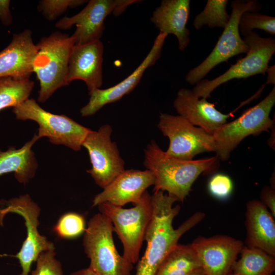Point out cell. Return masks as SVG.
Here are the masks:
<instances>
[{
	"instance_id": "1",
	"label": "cell",
	"mask_w": 275,
	"mask_h": 275,
	"mask_svg": "<svg viewBox=\"0 0 275 275\" xmlns=\"http://www.w3.org/2000/svg\"><path fill=\"white\" fill-rule=\"evenodd\" d=\"M151 197L153 212L145 236L147 246L138 261L135 275H156L161 263L181 237L205 215L197 211L175 229L173 219L180 210L179 205H173L178 201L177 198L161 191L154 193Z\"/></svg>"
},
{
	"instance_id": "2",
	"label": "cell",
	"mask_w": 275,
	"mask_h": 275,
	"mask_svg": "<svg viewBox=\"0 0 275 275\" xmlns=\"http://www.w3.org/2000/svg\"><path fill=\"white\" fill-rule=\"evenodd\" d=\"M216 159V156L191 160L173 157L151 141L144 150L143 164L154 176V193L167 191L183 202L196 180L211 171Z\"/></svg>"
},
{
	"instance_id": "3",
	"label": "cell",
	"mask_w": 275,
	"mask_h": 275,
	"mask_svg": "<svg viewBox=\"0 0 275 275\" xmlns=\"http://www.w3.org/2000/svg\"><path fill=\"white\" fill-rule=\"evenodd\" d=\"M75 45L72 35L60 32L43 37L36 44L33 70L40 84L39 102H44L57 89L68 85V62Z\"/></svg>"
},
{
	"instance_id": "4",
	"label": "cell",
	"mask_w": 275,
	"mask_h": 275,
	"mask_svg": "<svg viewBox=\"0 0 275 275\" xmlns=\"http://www.w3.org/2000/svg\"><path fill=\"white\" fill-rule=\"evenodd\" d=\"M114 231L104 214L99 212L90 219L83 238L84 251L90 260L88 268L97 275H131L133 264L117 251Z\"/></svg>"
},
{
	"instance_id": "5",
	"label": "cell",
	"mask_w": 275,
	"mask_h": 275,
	"mask_svg": "<svg viewBox=\"0 0 275 275\" xmlns=\"http://www.w3.org/2000/svg\"><path fill=\"white\" fill-rule=\"evenodd\" d=\"M151 195L146 190L134 207L124 208L108 203L98 206L99 212L111 221L123 246V256L134 264L139 261L140 250L152 215Z\"/></svg>"
},
{
	"instance_id": "6",
	"label": "cell",
	"mask_w": 275,
	"mask_h": 275,
	"mask_svg": "<svg viewBox=\"0 0 275 275\" xmlns=\"http://www.w3.org/2000/svg\"><path fill=\"white\" fill-rule=\"evenodd\" d=\"M275 103V87L255 106L244 111L235 120L227 122L213 133L215 152L222 161L228 160L231 152L244 138L268 131L274 127L270 113Z\"/></svg>"
},
{
	"instance_id": "7",
	"label": "cell",
	"mask_w": 275,
	"mask_h": 275,
	"mask_svg": "<svg viewBox=\"0 0 275 275\" xmlns=\"http://www.w3.org/2000/svg\"><path fill=\"white\" fill-rule=\"evenodd\" d=\"M18 120H31L39 125V139L47 137L53 144L65 145L79 151L91 130L64 115H56L43 109L34 99H28L13 107Z\"/></svg>"
},
{
	"instance_id": "8",
	"label": "cell",
	"mask_w": 275,
	"mask_h": 275,
	"mask_svg": "<svg viewBox=\"0 0 275 275\" xmlns=\"http://www.w3.org/2000/svg\"><path fill=\"white\" fill-rule=\"evenodd\" d=\"M230 18L219 37L214 47L207 57L198 66L190 70L185 80L190 85L196 84L217 65L240 53H246L249 46L240 37L239 21L244 12H257L261 6L257 1L235 0L231 2Z\"/></svg>"
},
{
	"instance_id": "9",
	"label": "cell",
	"mask_w": 275,
	"mask_h": 275,
	"mask_svg": "<svg viewBox=\"0 0 275 275\" xmlns=\"http://www.w3.org/2000/svg\"><path fill=\"white\" fill-rule=\"evenodd\" d=\"M243 40L249 46L245 56L216 78L198 82L192 90L196 96L207 99L215 89L233 79L246 78L258 74L265 75L269 69L268 63L275 52L274 39L261 37L253 31Z\"/></svg>"
},
{
	"instance_id": "10",
	"label": "cell",
	"mask_w": 275,
	"mask_h": 275,
	"mask_svg": "<svg viewBox=\"0 0 275 275\" xmlns=\"http://www.w3.org/2000/svg\"><path fill=\"white\" fill-rule=\"evenodd\" d=\"M10 213L18 214L24 220L27 235L15 257L18 259L21 268L19 275H29L32 263L36 261L39 255L45 251L54 250L55 247L52 242L39 233L38 226L40 208L29 195L0 201L1 226L5 216Z\"/></svg>"
},
{
	"instance_id": "11",
	"label": "cell",
	"mask_w": 275,
	"mask_h": 275,
	"mask_svg": "<svg viewBox=\"0 0 275 275\" xmlns=\"http://www.w3.org/2000/svg\"><path fill=\"white\" fill-rule=\"evenodd\" d=\"M157 127L169 139L165 152L170 156L191 160L199 154L215 151L213 135L179 115L161 113Z\"/></svg>"
},
{
	"instance_id": "12",
	"label": "cell",
	"mask_w": 275,
	"mask_h": 275,
	"mask_svg": "<svg viewBox=\"0 0 275 275\" xmlns=\"http://www.w3.org/2000/svg\"><path fill=\"white\" fill-rule=\"evenodd\" d=\"M112 131L108 124L101 126L97 131L91 130L82 145L88 151L92 164L87 172L102 189L125 170L118 146L111 140Z\"/></svg>"
},
{
	"instance_id": "13",
	"label": "cell",
	"mask_w": 275,
	"mask_h": 275,
	"mask_svg": "<svg viewBox=\"0 0 275 275\" xmlns=\"http://www.w3.org/2000/svg\"><path fill=\"white\" fill-rule=\"evenodd\" d=\"M133 0H91L78 13L72 17H64L55 24L61 30H67L76 25L72 35L75 45H84L99 40L105 29L104 20L113 13L122 14L130 4L137 3Z\"/></svg>"
},
{
	"instance_id": "14",
	"label": "cell",
	"mask_w": 275,
	"mask_h": 275,
	"mask_svg": "<svg viewBox=\"0 0 275 275\" xmlns=\"http://www.w3.org/2000/svg\"><path fill=\"white\" fill-rule=\"evenodd\" d=\"M205 275H228L244 245L228 235L199 236L191 243Z\"/></svg>"
},
{
	"instance_id": "15",
	"label": "cell",
	"mask_w": 275,
	"mask_h": 275,
	"mask_svg": "<svg viewBox=\"0 0 275 275\" xmlns=\"http://www.w3.org/2000/svg\"><path fill=\"white\" fill-rule=\"evenodd\" d=\"M168 35L159 32L146 58L140 65L126 78L116 85L105 89H95L89 92L88 103L80 110L82 117L95 114L104 105L120 100L130 93L139 83L146 70L155 64L160 58L162 48Z\"/></svg>"
},
{
	"instance_id": "16",
	"label": "cell",
	"mask_w": 275,
	"mask_h": 275,
	"mask_svg": "<svg viewBox=\"0 0 275 275\" xmlns=\"http://www.w3.org/2000/svg\"><path fill=\"white\" fill-rule=\"evenodd\" d=\"M154 182L152 173L147 169L125 170L94 197L93 206L103 203L121 207L129 203L134 204Z\"/></svg>"
},
{
	"instance_id": "17",
	"label": "cell",
	"mask_w": 275,
	"mask_h": 275,
	"mask_svg": "<svg viewBox=\"0 0 275 275\" xmlns=\"http://www.w3.org/2000/svg\"><path fill=\"white\" fill-rule=\"evenodd\" d=\"M103 45L100 40L84 45H75L71 52L67 81H84L89 92L99 89L102 84Z\"/></svg>"
},
{
	"instance_id": "18",
	"label": "cell",
	"mask_w": 275,
	"mask_h": 275,
	"mask_svg": "<svg viewBox=\"0 0 275 275\" xmlns=\"http://www.w3.org/2000/svg\"><path fill=\"white\" fill-rule=\"evenodd\" d=\"M173 105L179 116L212 135L231 116V114H223L213 103L198 97L192 90L185 88L178 92Z\"/></svg>"
},
{
	"instance_id": "19",
	"label": "cell",
	"mask_w": 275,
	"mask_h": 275,
	"mask_svg": "<svg viewBox=\"0 0 275 275\" xmlns=\"http://www.w3.org/2000/svg\"><path fill=\"white\" fill-rule=\"evenodd\" d=\"M36 51L30 30L14 34L10 43L0 52V78H29Z\"/></svg>"
},
{
	"instance_id": "20",
	"label": "cell",
	"mask_w": 275,
	"mask_h": 275,
	"mask_svg": "<svg viewBox=\"0 0 275 275\" xmlns=\"http://www.w3.org/2000/svg\"><path fill=\"white\" fill-rule=\"evenodd\" d=\"M245 225V245L275 257L274 217L261 201L254 199L246 203Z\"/></svg>"
},
{
	"instance_id": "21",
	"label": "cell",
	"mask_w": 275,
	"mask_h": 275,
	"mask_svg": "<svg viewBox=\"0 0 275 275\" xmlns=\"http://www.w3.org/2000/svg\"><path fill=\"white\" fill-rule=\"evenodd\" d=\"M189 13L190 1L163 0L154 11L150 20L160 32L175 35L179 49L183 51L190 41L189 31L186 28Z\"/></svg>"
},
{
	"instance_id": "22",
	"label": "cell",
	"mask_w": 275,
	"mask_h": 275,
	"mask_svg": "<svg viewBox=\"0 0 275 275\" xmlns=\"http://www.w3.org/2000/svg\"><path fill=\"white\" fill-rule=\"evenodd\" d=\"M38 139L37 134H35L32 140L20 149L12 147L6 151H0V176L13 172L17 181L23 184L33 178L38 163L32 147Z\"/></svg>"
},
{
	"instance_id": "23",
	"label": "cell",
	"mask_w": 275,
	"mask_h": 275,
	"mask_svg": "<svg viewBox=\"0 0 275 275\" xmlns=\"http://www.w3.org/2000/svg\"><path fill=\"white\" fill-rule=\"evenodd\" d=\"M240 254L228 275H272L275 270V257L262 250L244 245Z\"/></svg>"
},
{
	"instance_id": "24",
	"label": "cell",
	"mask_w": 275,
	"mask_h": 275,
	"mask_svg": "<svg viewBox=\"0 0 275 275\" xmlns=\"http://www.w3.org/2000/svg\"><path fill=\"white\" fill-rule=\"evenodd\" d=\"M201 268L191 243H177L161 263L156 275H187Z\"/></svg>"
},
{
	"instance_id": "25",
	"label": "cell",
	"mask_w": 275,
	"mask_h": 275,
	"mask_svg": "<svg viewBox=\"0 0 275 275\" xmlns=\"http://www.w3.org/2000/svg\"><path fill=\"white\" fill-rule=\"evenodd\" d=\"M34 86V82L30 78L1 77L0 111L10 106L13 107L29 99Z\"/></svg>"
},
{
	"instance_id": "26",
	"label": "cell",
	"mask_w": 275,
	"mask_h": 275,
	"mask_svg": "<svg viewBox=\"0 0 275 275\" xmlns=\"http://www.w3.org/2000/svg\"><path fill=\"white\" fill-rule=\"evenodd\" d=\"M228 3L227 0H208L203 10L195 17L194 28L199 30L207 25L212 29H224L230 18L226 10Z\"/></svg>"
},
{
	"instance_id": "27",
	"label": "cell",
	"mask_w": 275,
	"mask_h": 275,
	"mask_svg": "<svg viewBox=\"0 0 275 275\" xmlns=\"http://www.w3.org/2000/svg\"><path fill=\"white\" fill-rule=\"evenodd\" d=\"M238 26L240 34L244 37L252 32L255 29L263 30L274 35L275 18L257 12H246L241 15Z\"/></svg>"
},
{
	"instance_id": "28",
	"label": "cell",
	"mask_w": 275,
	"mask_h": 275,
	"mask_svg": "<svg viewBox=\"0 0 275 275\" xmlns=\"http://www.w3.org/2000/svg\"><path fill=\"white\" fill-rule=\"evenodd\" d=\"M86 229L84 217L74 212H69L63 215L54 228L56 234L65 238L77 237L85 232Z\"/></svg>"
},
{
	"instance_id": "29",
	"label": "cell",
	"mask_w": 275,
	"mask_h": 275,
	"mask_svg": "<svg viewBox=\"0 0 275 275\" xmlns=\"http://www.w3.org/2000/svg\"><path fill=\"white\" fill-rule=\"evenodd\" d=\"M87 2L83 0H42L39 2L38 10L45 19L52 21L64 13L68 8H75Z\"/></svg>"
},
{
	"instance_id": "30",
	"label": "cell",
	"mask_w": 275,
	"mask_h": 275,
	"mask_svg": "<svg viewBox=\"0 0 275 275\" xmlns=\"http://www.w3.org/2000/svg\"><path fill=\"white\" fill-rule=\"evenodd\" d=\"M31 275H63L60 262L56 258L54 250L42 252L36 260V267Z\"/></svg>"
},
{
	"instance_id": "31",
	"label": "cell",
	"mask_w": 275,
	"mask_h": 275,
	"mask_svg": "<svg viewBox=\"0 0 275 275\" xmlns=\"http://www.w3.org/2000/svg\"><path fill=\"white\" fill-rule=\"evenodd\" d=\"M233 188L231 178L223 174L213 175L209 180L208 188L211 195L216 198L224 199L231 194Z\"/></svg>"
},
{
	"instance_id": "32",
	"label": "cell",
	"mask_w": 275,
	"mask_h": 275,
	"mask_svg": "<svg viewBox=\"0 0 275 275\" xmlns=\"http://www.w3.org/2000/svg\"><path fill=\"white\" fill-rule=\"evenodd\" d=\"M261 201L269 209V212L275 217V190L270 186H265L260 195Z\"/></svg>"
},
{
	"instance_id": "33",
	"label": "cell",
	"mask_w": 275,
	"mask_h": 275,
	"mask_svg": "<svg viewBox=\"0 0 275 275\" xmlns=\"http://www.w3.org/2000/svg\"><path fill=\"white\" fill-rule=\"evenodd\" d=\"M10 1L0 0V20L6 26L10 25L13 17L10 9Z\"/></svg>"
},
{
	"instance_id": "34",
	"label": "cell",
	"mask_w": 275,
	"mask_h": 275,
	"mask_svg": "<svg viewBox=\"0 0 275 275\" xmlns=\"http://www.w3.org/2000/svg\"><path fill=\"white\" fill-rule=\"evenodd\" d=\"M70 275H97L92 270L88 267L87 268H83L74 272H72Z\"/></svg>"
},
{
	"instance_id": "35",
	"label": "cell",
	"mask_w": 275,
	"mask_h": 275,
	"mask_svg": "<svg viewBox=\"0 0 275 275\" xmlns=\"http://www.w3.org/2000/svg\"><path fill=\"white\" fill-rule=\"evenodd\" d=\"M274 137V127H273L271 129V133L270 136L267 141L268 146H270L273 150H274L275 147Z\"/></svg>"
},
{
	"instance_id": "36",
	"label": "cell",
	"mask_w": 275,
	"mask_h": 275,
	"mask_svg": "<svg viewBox=\"0 0 275 275\" xmlns=\"http://www.w3.org/2000/svg\"><path fill=\"white\" fill-rule=\"evenodd\" d=\"M187 275H205L202 268H199Z\"/></svg>"
}]
</instances>
